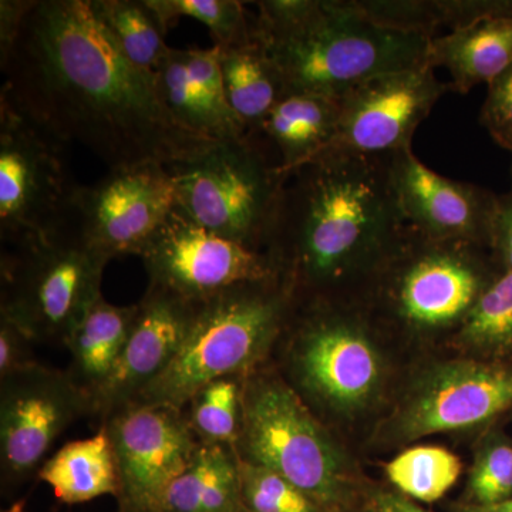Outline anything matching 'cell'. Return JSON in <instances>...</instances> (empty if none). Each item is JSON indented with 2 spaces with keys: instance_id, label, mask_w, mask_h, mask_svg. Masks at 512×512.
I'll use <instances>...</instances> for the list:
<instances>
[{
  "instance_id": "17",
  "label": "cell",
  "mask_w": 512,
  "mask_h": 512,
  "mask_svg": "<svg viewBox=\"0 0 512 512\" xmlns=\"http://www.w3.org/2000/svg\"><path fill=\"white\" fill-rule=\"evenodd\" d=\"M512 407V372L477 362L444 363L414 387L399 417L403 439L474 429Z\"/></svg>"
},
{
  "instance_id": "36",
  "label": "cell",
  "mask_w": 512,
  "mask_h": 512,
  "mask_svg": "<svg viewBox=\"0 0 512 512\" xmlns=\"http://www.w3.org/2000/svg\"><path fill=\"white\" fill-rule=\"evenodd\" d=\"M488 247L494 249L503 272H512V191L495 200Z\"/></svg>"
},
{
  "instance_id": "37",
  "label": "cell",
  "mask_w": 512,
  "mask_h": 512,
  "mask_svg": "<svg viewBox=\"0 0 512 512\" xmlns=\"http://www.w3.org/2000/svg\"><path fill=\"white\" fill-rule=\"evenodd\" d=\"M32 0H2L0 2V55L8 52L18 36L20 25L32 6Z\"/></svg>"
},
{
  "instance_id": "32",
  "label": "cell",
  "mask_w": 512,
  "mask_h": 512,
  "mask_svg": "<svg viewBox=\"0 0 512 512\" xmlns=\"http://www.w3.org/2000/svg\"><path fill=\"white\" fill-rule=\"evenodd\" d=\"M363 18L394 32L434 39L443 28L439 0H352Z\"/></svg>"
},
{
  "instance_id": "15",
  "label": "cell",
  "mask_w": 512,
  "mask_h": 512,
  "mask_svg": "<svg viewBox=\"0 0 512 512\" xmlns=\"http://www.w3.org/2000/svg\"><path fill=\"white\" fill-rule=\"evenodd\" d=\"M175 208V183L167 165L147 163L109 170L79 187L73 215L84 237L111 259L140 256Z\"/></svg>"
},
{
  "instance_id": "22",
  "label": "cell",
  "mask_w": 512,
  "mask_h": 512,
  "mask_svg": "<svg viewBox=\"0 0 512 512\" xmlns=\"http://www.w3.org/2000/svg\"><path fill=\"white\" fill-rule=\"evenodd\" d=\"M37 478L67 505L89 503L104 495L119 497V471L109 431L100 424L92 437L67 443L47 458Z\"/></svg>"
},
{
  "instance_id": "21",
  "label": "cell",
  "mask_w": 512,
  "mask_h": 512,
  "mask_svg": "<svg viewBox=\"0 0 512 512\" xmlns=\"http://www.w3.org/2000/svg\"><path fill=\"white\" fill-rule=\"evenodd\" d=\"M136 305L119 306L100 296L74 328L64 348L70 353L66 370L90 399L109 379L136 319Z\"/></svg>"
},
{
  "instance_id": "10",
  "label": "cell",
  "mask_w": 512,
  "mask_h": 512,
  "mask_svg": "<svg viewBox=\"0 0 512 512\" xmlns=\"http://www.w3.org/2000/svg\"><path fill=\"white\" fill-rule=\"evenodd\" d=\"M80 185L62 143L0 101V234L3 245L59 227Z\"/></svg>"
},
{
  "instance_id": "35",
  "label": "cell",
  "mask_w": 512,
  "mask_h": 512,
  "mask_svg": "<svg viewBox=\"0 0 512 512\" xmlns=\"http://www.w3.org/2000/svg\"><path fill=\"white\" fill-rule=\"evenodd\" d=\"M33 340L15 322L0 315V377L36 365Z\"/></svg>"
},
{
  "instance_id": "13",
  "label": "cell",
  "mask_w": 512,
  "mask_h": 512,
  "mask_svg": "<svg viewBox=\"0 0 512 512\" xmlns=\"http://www.w3.org/2000/svg\"><path fill=\"white\" fill-rule=\"evenodd\" d=\"M101 424L116 456L120 512H163L168 488L201 444L185 410L128 406Z\"/></svg>"
},
{
  "instance_id": "16",
  "label": "cell",
  "mask_w": 512,
  "mask_h": 512,
  "mask_svg": "<svg viewBox=\"0 0 512 512\" xmlns=\"http://www.w3.org/2000/svg\"><path fill=\"white\" fill-rule=\"evenodd\" d=\"M390 181L406 225L423 237L488 247L497 197L450 180L421 163L412 148L389 156Z\"/></svg>"
},
{
  "instance_id": "27",
  "label": "cell",
  "mask_w": 512,
  "mask_h": 512,
  "mask_svg": "<svg viewBox=\"0 0 512 512\" xmlns=\"http://www.w3.org/2000/svg\"><path fill=\"white\" fill-rule=\"evenodd\" d=\"M165 32L175 19L198 20L220 49L247 46L259 39L258 19L238 0H144Z\"/></svg>"
},
{
  "instance_id": "7",
  "label": "cell",
  "mask_w": 512,
  "mask_h": 512,
  "mask_svg": "<svg viewBox=\"0 0 512 512\" xmlns=\"http://www.w3.org/2000/svg\"><path fill=\"white\" fill-rule=\"evenodd\" d=\"M241 460L269 468L301 488L326 512L348 505L345 458L338 444L281 377L255 370L245 380Z\"/></svg>"
},
{
  "instance_id": "25",
  "label": "cell",
  "mask_w": 512,
  "mask_h": 512,
  "mask_svg": "<svg viewBox=\"0 0 512 512\" xmlns=\"http://www.w3.org/2000/svg\"><path fill=\"white\" fill-rule=\"evenodd\" d=\"M221 73L229 107L254 134L284 97L285 84L261 36L247 46L220 49Z\"/></svg>"
},
{
  "instance_id": "29",
  "label": "cell",
  "mask_w": 512,
  "mask_h": 512,
  "mask_svg": "<svg viewBox=\"0 0 512 512\" xmlns=\"http://www.w3.org/2000/svg\"><path fill=\"white\" fill-rule=\"evenodd\" d=\"M460 474V458L440 446L407 448L386 466V476L400 494L421 503L443 498Z\"/></svg>"
},
{
  "instance_id": "23",
  "label": "cell",
  "mask_w": 512,
  "mask_h": 512,
  "mask_svg": "<svg viewBox=\"0 0 512 512\" xmlns=\"http://www.w3.org/2000/svg\"><path fill=\"white\" fill-rule=\"evenodd\" d=\"M154 87L168 113L191 133L220 143L248 136L229 104L215 100L194 82L184 49L168 47L154 72Z\"/></svg>"
},
{
  "instance_id": "14",
  "label": "cell",
  "mask_w": 512,
  "mask_h": 512,
  "mask_svg": "<svg viewBox=\"0 0 512 512\" xmlns=\"http://www.w3.org/2000/svg\"><path fill=\"white\" fill-rule=\"evenodd\" d=\"M434 70L426 64L350 87L342 96L338 133L325 153L377 157L412 148L417 127L450 90Z\"/></svg>"
},
{
  "instance_id": "9",
  "label": "cell",
  "mask_w": 512,
  "mask_h": 512,
  "mask_svg": "<svg viewBox=\"0 0 512 512\" xmlns=\"http://www.w3.org/2000/svg\"><path fill=\"white\" fill-rule=\"evenodd\" d=\"M289 343V369L301 392L338 413L372 402L382 383V359L365 322L338 302L312 299Z\"/></svg>"
},
{
  "instance_id": "8",
  "label": "cell",
  "mask_w": 512,
  "mask_h": 512,
  "mask_svg": "<svg viewBox=\"0 0 512 512\" xmlns=\"http://www.w3.org/2000/svg\"><path fill=\"white\" fill-rule=\"evenodd\" d=\"M478 245L423 237L407 225L372 281L380 299L409 328L441 330L467 318L497 276L488 275Z\"/></svg>"
},
{
  "instance_id": "31",
  "label": "cell",
  "mask_w": 512,
  "mask_h": 512,
  "mask_svg": "<svg viewBox=\"0 0 512 512\" xmlns=\"http://www.w3.org/2000/svg\"><path fill=\"white\" fill-rule=\"evenodd\" d=\"M239 476L247 512H326L301 488L269 468L239 458Z\"/></svg>"
},
{
  "instance_id": "3",
  "label": "cell",
  "mask_w": 512,
  "mask_h": 512,
  "mask_svg": "<svg viewBox=\"0 0 512 512\" xmlns=\"http://www.w3.org/2000/svg\"><path fill=\"white\" fill-rule=\"evenodd\" d=\"M258 30L286 93L340 96L384 73L426 66L431 39L363 18L352 0H264Z\"/></svg>"
},
{
  "instance_id": "30",
  "label": "cell",
  "mask_w": 512,
  "mask_h": 512,
  "mask_svg": "<svg viewBox=\"0 0 512 512\" xmlns=\"http://www.w3.org/2000/svg\"><path fill=\"white\" fill-rule=\"evenodd\" d=\"M457 339L471 348H512V272H501L485 288L458 328Z\"/></svg>"
},
{
  "instance_id": "34",
  "label": "cell",
  "mask_w": 512,
  "mask_h": 512,
  "mask_svg": "<svg viewBox=\"0 0 512 512\" xmlns=\"http://www.w3.org/2000/svg\"><path fill=\"white\" fill-rule=\"evenodd\" d=\"M480 120L495 143L512 151V64L488 84Z\"/></svg>"
},
{
  "instance_id": "38",
  "label": "cell",
  "mask_w": 512,
  "mask_h": 512,
  "mask_svg": "<svg viewBox=\"0 0 512 512\" xmlns=\"http://www.w3.org/2000/svg\"><path fill=\"white\" fill-rule=\"evenodd\" d=\"M373 512H429L419 507L406 495L379 491L372 497Z\"/></svg>"
},
{
  "instance_id": "33",
  "label": "cell",
  "mask_w": 512,
  "mask_h": 512,
  "mask_svg": "<svg viewBox=\"0 0 512 512\" xmlns=\"http://www.w3.org/2000/svg\"><path fill=\"white\" fill-rule=\"evenodd\" d=\"M468 500L477 507L504 503L512 498V446L507 441H487L478 451L467 484Z\"/></svg>"
},
{
  "instance_id": "20",
  "label": "cell",
  "mask_w": 512,
  "mask_h": 512,
  "mask_svg": "<svg viewBox=\"0 0 512 512\" xmlns=\"http://www.w3.org/2000/svg\"><path fill=\"white\" fill-rule=\"evenodd\" d=\"M427 62L433 69L447 70L454 92L467 94L478 84L488 86L512 64V12L434 37Z\"/></svg>"
},
{
  "instance_id": "28",
  "label": "cell",
  "mask_w": 512,
  "mask_h": 512,
  "mask_svg": "<svg viewBox=\"0 0 512 512\" xmlns=\"http://www.w3.org/2000/svg\"><path fill=\"white\" fill-rule=\"evenodd\" d=\"M247 377H221L191 397L184 410L200 443L235 447L241 434Z\"/></svg>"
},
{
  "instance_id": "40",
  "label": "cell",
  "mask_w": 512,
  "mask_h": 512,
  "mask_svg": "<svg viewBox=\"0 0 512 512\" xmlns=\"http://www.w3.org/2000/svg\"><path fill=\"white\" fill-rule=\"evenodd\" d=\"M2 512H26L25 508H23L22 504L16 503L12 505V507L8 508V510H3Z\"/></svg>"
},
{
  "instance_id": "4",
  "label": "cell",
  "mask_w": 512,
  "mask_h": 512,
  "mask_svg": "<svg viewBox=\"0 0 512 512\" xmlns=\"http://www.w3.org/2000/svg\"><path fill=\"white\" fill-rule=\"evenodd\" d=\"M192 303L194 313L180 352L130 406L185 409L205 384L254 373L288 326L296 295L279 276Z\"/></svg>"
},
{
  "instance_id": "11",
  "label": "cell",
  "mask_w": 512,
  "mask_h": 512,
  "mask_svg": "<svg viewBox=\"0 0 512 512\" xmlns=\"http://www.w3.org/2000/svg\"><path fill=\"white\" fill-rule=\"evenodd\" d=\"M89 414V397L63 370L36 363L0 377L3 488L19 487L37 476L55 441Z\"/></svg>"
},
{
  "instance_id": "24",
  "label": "cell",
  "mask_w": 512,
  "mask_h": 512,
  "mask_svg": "<svg viewBox=\"0 0 512 512\" xmlns=\"http://www.w3.org/2000/svg\"><path fill=\"white\" fill-rule=\"evenodd\" d=\"M163 512H247L235 448L201 443L168 488Z\"/></svg>"
},
{
  "instance_id": "39",
  "label": "cell",
  "mask_w": 512,
  "mask_h": 512,
  "mask_svg": "<svg viewBox=\"0 0 512 512\" xmlns=\"http://www.w3.org/2000/svg\"><path fill=\"white\" fill-rule=\"evenodd\" d=\"M464 512H512V498L504 503L488 505V507H477V505H467L463 508Z\"/></svg>"
},
{
  "instance_id": "6",
  "label": "cell",
  "mask_w": 512,
  "mask_h": 512,
  "mask_svg": "<svg viewBox=\"0 0 512 512\" xmlns=\"http://www.w3.org/2000/svg\"><path fill=\"white\" fill-rule=\"evenodd\" d=\"M167 167L175 210L222 238L268 252L288 175L258 137L222 141Z\"/></svg>"
},
{
  "instance_id": "1",
  "label": "cell",
  "mask_w": 512,
  "mask_h": 512,
  "mask_svg": "<svg viewBox=\"0 0 512 512\" xmlns=\"http://www.w3.org/2000/svg\"><path fill=\"white\" fill-rule=\"evenodd\" d=\"M0 66V101L109 170L180 163L220 143L168 113L154 76L128 62L93 0H35Z\"/></svg>"
},
{
  "instance_id": "18",
  "label": "cell",
  "mask_w": 512,
  "mask_h": 512,
  "mask_svg": "<svg viewBox=\"0 0 512 512\" xmlns=\"http://www.w3.org/2000/svg\"><path fill=\"white\" fill-rule=\"evenodd\" d=\"M192 313V301L148 285L116 367L90 399L89 417L103 423L111 414L136 402L163 375L183 346Z\"/></svg>"
},
{
  "instance_id": "5",
  "label": "cell",
  "mask_w": 512,
  "mask_h": 512,
  "mask_svg": "<svg viewBox=\"0 0 512 512\" xmlns=\"http://www.w3.org/2000/svg\"><path fill=\"white\" fill-rule=\"evenodd\" d=\"M2 254L0 315L35 343L66 345L101 295L109 255L94 248L73 212L59 227L10 242Z\"/></svg>"
},
{
  "instance_id": "2",
  "label": "cell",
  "mask_w": 512,
  "mask_h": 512,
  "mask_svg": "<svg viewBox=\"0 0 512 512\" xmlns=\"http://www.w3.org/2000/svg\"><path fill=\"white\" fill-rule=\"evenodd\" d=\"M406 227L389 156L325 153L288 175L268 252L296 301H336L375 278Z\"/></svg>"
},
{
  "instance_id": "19",
  "label": "cell",
  "mask_w": 512,
  "mask_h": 512,
  "mask_svg": "<svg viewBox=\"0 0 512 512\" xmlns=\"http://www.w3.org/2000/svg\"><path fill=\"white\" fill-rule=\"evenodd\" d=\"M342 96L286 93L268 114L258 137L282 173L289 175L328 150L338 133Z\"/></svg>"
},
{
  "instance_id": "12",
  "label": "cell",
  "mask_w": 512,
  "mask_h": 512,
  "mask_svg": "<svg viewBox=\"0 0 512 512\" xmlns=\"http://www.w3.org/2000/svg\"><path fill=\"white\" fill-rule=\"evenodd\" d=\"M151 286L202 301L282 276L269 252L222 238L173 210L140 255Z\"/></svg>"
},
{
  "instance_id": "26",
  "label": "cell",
  "mask_w": 512,
  "mask_h": 512,
  "mask_svg": "<svg viewBox=\"0 0 512 512\" xmlns=\"http://www.w3.org/2000/svg\"><path fill=\"white\" fill-rule=\"evenodd\" d=\"M93 5L128 62L154 76L170 46L153 10L144 0H93Z\"/></svg>"
}]
</instances>
